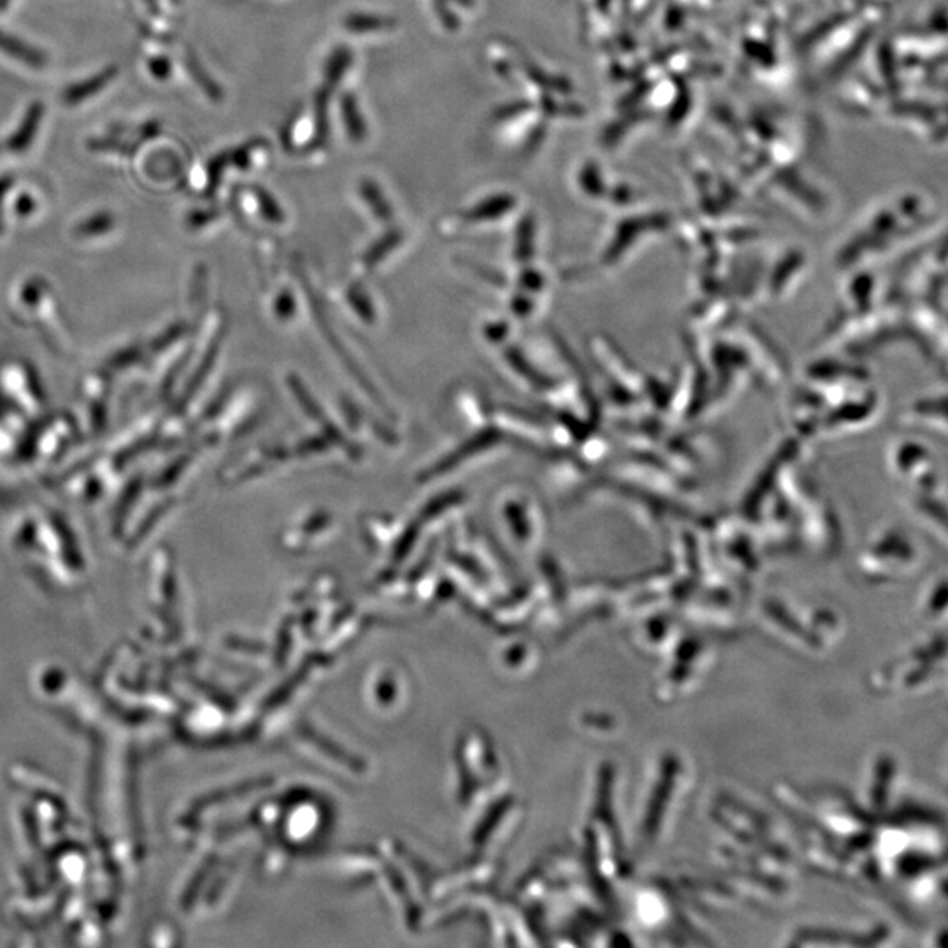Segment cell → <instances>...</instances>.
Returning <instances> with one entry per match:
<instances>
[{
	"label": "cell",
	"instance_id": "1",
	"mask_svg": "<svg viewBox=\"0 0 948 948\" xmlns=\"http://www.w3.org/2000/svg\"><path fill=\"white\" fill-rule=\"evenodd\" d=\"M0 48L13 54L16 59L23 60V62L32 63V65H39V62H41V54L34 53V51H31V48H25L19 41L8 39V37H4V34H0Z\"/></svg>",
	"mask_w": 948,
	"mask_h": 948
}]
</instances>
